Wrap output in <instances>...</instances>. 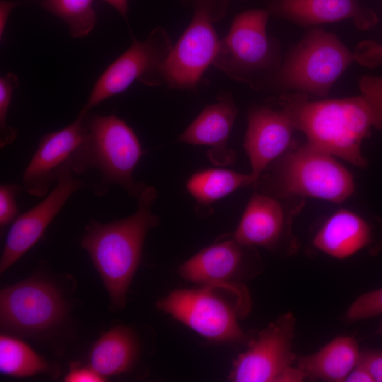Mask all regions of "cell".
I'll use <instances>...</instances> for the list:
<instances>
[{
  "mask_svg": "<svg viewBox=\"0 0 382 382\" xmlns=\"http://www.w3.org/2000/svg\"><path fill=\"white\" fill-rule=\"evenodd\" d=\"M359 88L360 94L350 98L309 101L299 93L282 95L277 102L306 144L364 168L362 141L372 128L382 129V76L361 77Z\"/></svg>",
  "mask_w": 382,
  "mask_h": 382,
  "instance_id": "obj_1",
  "label": "cell"
},
{
  "mask_svg": "<svg viewBox=\"0 0 382 382\" xmlns=\"http://www.w3.org/2000/svg\"><path fill=\"white\" fill-rule=\"evenodd\" d=\"M156 190L146 185L137 197L132 215L102 224L90 220L81 243L88 252L109 294L112 306L122 308L134 273L139 265L148 231L159 221L152 212Z\"/></svg>",
  "mask_w": 382,
  "mask_h": 382,
  "instance_id": "obj_2",
  "label": "cell"
},
{
  "mask_svg": "<svg viewBox=\"0 0 382 382\" xmlns=\"http://www.w3.org/2000/svg\"><path fill=\"white\" fill-rule=\"evenodd\" d=\"M83 115L85 137L74 173L97 170L100 182L94 190L98 195H105L110 185L116 184L137 198L146 185L133 178L143 154L135 132L116 115Z\"/></svg>",
  "mask_w": 382,
  "mask_h": 382,
  "instance_id": "obj_3",
  "label": "cell"
},
{
  "mask_svg": "<svg viewBox=\"0 0 382 382\" xmlns=\"http://www.w3.org/2000/svg\"><path fill=\"white\" fill-rule=\"evenodd\" d=\"M267 178L276 197H308L341 203L354 191L349 170L334 156L308 144L284 154Z\"/></svg>",
  "mask_w": 382,
  "mask_h": 382,
  "instance_id": "obj_4",
  "label": "cell"
},
{
  "mask_svg": "<svg viewBox=\"0 0 382 382\" xmlns=\"http://www.w3.org/2000/svg\"><path fill=\"white\" fill-rule=\"evenodd\" d=\"M228 0H199L187 28L162 64L158 83L169 88L195 91L213 64L220 40L214 23L225 15Z\"/></svg>",
  "mask_w": 382,
  "mask_h": 382,
  "instance_id": "obj_5",
  "label": "cell"
},
{
  "mask_svg": "<svg viewBox=\"0 0 382 382\" xmlns=\"http://www.w3.org/2000/svg\"><path fill=\"white\" fill-rule=\"evenodd\" d=\"M296 320L286 313L261 330L234 361L228 379L234 382H300L294 347Z\"/></svg>",
  "mask_w": 382,
  "mask_h": 382,
  "instance_id": "obj_6",
  "label": "cell"
},
{
  "mask_svg": "<svg viewBox=\"0 0 382 382\" xmlns=\"http://www.w3.org/2000/svg\"><path fill=\"white\" fill-rule=\"evenodd\" d=\"M354 59L335 35L316 28L289 55L276 81L287 88L325 96Z\"/></svg>",
  "mask_w": 382,
  "mask_h": 382,
  "instance_id": "obj_7",
  "label": "cell"
},
{
  "mask_svg": "<svg viewBox=\"0 0 382 382\" xmlns=\"http://www.w3.org/2000/svg\"><path fill=\"white\" fill-rule=\"evenodd\" d=\"M216 290V286L208 285L177 289L159 300L157 308L209 340L245 342L238 321L242 308L232 306Z\"/></svg>",
  "mask_w": 382,
  "mask_h": 382,
  "instance_id": "obj_8",
  "label": "cell"
},
{
  "mask_svg": "<svg viewBox=\"0 0 382 382\" xmlns=\"http://www.w3.org/2000/svg\"><path fill=\"white\" fill-rule=\"evenodd\" d=\"M65 314L59 289L41 278H28L1 290L0 323L5 332L36 336L57 326Z\"/></svg>",
  "mask_w": 382,
  "mask_h": 382,
  "instance_id": "obj_9",
  "label": "cell"
},
{
  "mask_svg": "<svg viewBox=\"0 0 382 382\" xmlns=\"http://www.w3.org/2000/svg\"><path fill=\"white\" fill-rule=\"evenodd\" d=\"M269 13L265 9H250L238 14L220 40L213 64L241 82H252L258 73L270 70L275 54L266 33Z\"/></svg>",
  "mask_w": 382,
  "mask_h": 382,
  "instance_id": "obj_10",
  "label": "cell"
},
{
  "mask_svg": "<svg viewBox=\"0 0 382 382\" xmlns=\"http://www.w3.org/2000/svg\"><path fill=\"white\" fill-rule=\"evenodd\" d=\"M172 47V42L162 28L153 30L144 41L133 37L130 47L99 76L79 112L88 113L103 101L125 91L136 80L158 86V71Z\"/></svg>",
  "mask_w": 382,
  "mask_h": 382,
  "instance_id": "obj_11",
  "label": "cell"
},
{
  "mask_svg": "<svg viewBox=\"0 0 382 382\" xmlns=\"http://www.w3.org/2000/svg\"><path fill=\"white\" fill-rule=\"evenodd\" d=\"M84 115L57 131L45 134L23 173V188L30 195L44 197L52 184L66 171L74 173L85 137Z\"/></svg>",
  "mask_w": 382,
  "mask_h": 382,
  "instance_id": "obj_12",
  "label": "cell"
},
{
  "mask_svg": "<svg viewBox=\"0 0 382 382\" xmlns=\"http://www.w3.org/2000/svg\"><path fill=\"white\" fill-rule=\"evenodd\" d=\"M74 173H64L54 188L35 207L18 215L11 224L0 260V273L20 259L42 236L47 226L71 196L83 187Z\"/></svg>",
  "mask_w": 382,
  "mask_h": 382,
  "instance_id": "obj_13",
  "label": "cell"
},
{
  "mask_svg": "<svg viewBox=\"0 0 382 382\" xmlns=\"http://www.w3.org/2000/svg\"><path fill=\"white\" fill-rule=\"evenodd\" d=\"M277 103L279 108L270 105L253 106L248 113L243 146L250 160L255 185L271 162L282 156L292 144L296 129L289 115Z\"/></svg>",
  "mask_w": 382,
  "mask_h": 382,
  "instance_id": "obj_14",
  "label": "cell"
},
{
  "mask_svg": "<svg viewBox=\"0 0 382 382\" xmlns=\"http://www.w3.org/2000/svg\"><path fill=\"white\" fill-rule=\"evenodd\" d=\"M248 248L233 238L214 243L184 262L179 274L201 285L241 287L239 281L247 277Z\"/></svg>",
  "mask_w": 382,
  "mask_h": 382,
  "instance_id": "obj_15",
  "label": "cell"
},
{
  "mask_svg": "<svg viewBox=\"0 0 382 382\" xmlns=\"http://www.w3.org/2000/svg\"><path fill=\"white\" fill-rule=\"evenodd\" d=\"M238 114L231 93L219 94L217 101L206 106L178 141L209 146L207 156L216 166L233 163L236 158L233 150L228 147V139Z\"/></svg>",
  "mask_w": 382,
  "mask_h": 382,
  "instance_id": "obj_16",
  "label": "cell"
},
{
  "mask_svg": "<svg viewBox=\"0 0 382 382\" xmlns=\"http://www.w3.org/2000/svg\"><path fill=\"white\" fill-rule=\"evenodd\" d=\"M291 218L278 197L255 192L250 199L233 238L249 247L274 250L290 235Z\"/></svg>",
  "mask_w": 382,
  "mask_h": 382,
  "instance_id": "obj_17",
  "label": "cell"
},
{
  "mask_svg": "<svg viewBox=\"0 0 382 382\" xmlns=\"http://www.w3.org/2000/svg\"><path fill=\"white\" fill-rule=\"evenodd\" d=\"M267 4L274 15L303 25L352 18L363 30L376 21L374 13L361 8L357 0H270Z\"/></svg>",
  "mask_w": 382,
  "mask_h": 382,
  "instance_id": "obj_18",
  "label": "cell"
},
{
  "mask_svg": "<svg viewBox=\"0 0 382 382\" xmlns=\"http://www.w3.org/2000/svg\"><path fill=\"white\" fill-rule=\"evenodd\" d=\"M371 241L369 223L357 214L340 209L323 224L313 238L319 250L337 259L347 258Z\"/></svg>",
  "mask_w": 382,
  "mask_h": 382,
  "instance_id": "obj_19",
  "label": "cell"
},
{
  "mask_svg": "<svg viewBox=\"0 0 382 382\" xmlns=\"http://www.w3.org/2000/svg\"><path fill=\"white\" fill-rule=\"evenodd\" d=\"M361 354L354 337H337L318 352L298 357L296 366L306 378L342 382L359 361Z\"/></svg>",
  "mask_w": 382,
  "mask_h": 382,
  "instance_id": "obj_20",
  "label": "cell"
},
{
  "mask_svg": "<svg viewBox=\"0 0 382 382\" xmlns=\"http://www.w3.org/2000/svg\"><path fill=\"white\" fill-rule=\"evenodd\" d=\"M138 354L135 335L129 328L117 325L104 333L91 347L89 366L106 378L128 371Z\"/></svg>",
  "mask_w": 382,
  "mask_h": 382,
  "instance_id": "obj_21",
  "label": "cell"
},
{
  "mask_svg": "<svg viewBox=\"0 0 382 382\" xmlns=\"http://www.w3.org/2000/svg\"><path fill=\"white\" fill-rule=\"evenodd\" d=\"M255 185L251 173L243 174L223 168H210L194 173L186 188L203 210L236 190Z\"/></svg>",
  "mask_w": 382,
  "mask_h": 382,
  "instance_id": "obj_22",
  "label": "cell"
},
{
  "mask_svg": "<svg viewBox=\"0 0 382 382\" xmlns=\"http://www.w3.org/2000/svg\"><path fill=\"white\" fill-rule=\"evenodd\" d=\"M50 366L28 345L11 335L0 336V371L16 378L48 373Z\"/></svg>",
  "mask_w": 382,
  "mask_h": 382,
  "instance_id": "obj_23",
  "label": "cell"
},
{
  "mask_svg": "<svg viewBox=\"0 0 382 382\" xmlns=\"http://www.w3.org/2000/svg\"><path fill=\"white\" fill-rule=\"evenodd\" d=\"M94 0H41L40 6L62 19L72 37L88 35L96 22Z\"/></svg>",
  "mask_w": 382,
  "mask_h": 382,
  "instance_id": "obj_24",
  "label": "cell"
},
{
  "mask_svg": "<svg viewBox=\"0 0 382 382\" xmlns=\"http://www.w3.org/2000/svg\"><path fill=\"white\" fill-rule=\"evenodd\" d=\"M18 76L9 72L0 78V147L11 145L18 136V131L7 123V115L14 90L18 86Z\"/></svg>",
  "mask_w": 382,
  "mask_h": 382,
  "instance_id": "obj_25",
  "label": "cell"
},
{
  "mask_svg": "<svg viewBox=\"0 0 382 382\" xmlns=\"http://www.w3.org/2000/svg\"><path fill=\"white\" fill-rule=\"evenodd\" d=\"M382 315V288L358 296L346 311L344 318L353 323Z\"/></svg>",
  "mask_w": 382,
  "mask_h": 382,
  "instance_id": "obj_26",
  "label": "cell"
},
{
  "mask_svg": "<svg viewBox=\"0 0 382 382\" xmlns=\"http://www.w3.org/2000/svg\"><path fill=\"white\" fill-rule=\"evenodd\" d=\"M23 186L14 183H4L0 186V227L2 231L17 218L16 197Z\"/></svg>",
  "mask_w": 382,
  "mask_h": 382,
  "instance_id": "obj_27",
  "label": "cell"
},
{
  "mask_svg": "<svg viewBox=\"0 0 382 382\" xmlns=\"http://www.w3.org/2000/svg\"><path fill=\"white\" fill-rule=\"evenodd\" d=\"M354 56L363 66H377L382 62V44L371 41L362 42L357 45Z\"/></svg>",
  "mask_w": 382,
  "mask_h": 382,
  "instance_id": "obj_28",
  "label": "cell"
},
{
  "mask_svg": "<svg viewBox=\"0 0 382 382\" xmlns=\"http://www.w3.org/2000/svg\"><path fill=\"white\" fill-rule=\"evenodd\" d=\"M64 381L66 382H101L105 381V378L90 366H81L74 364L71 365Z\"/></svg>",
  "mask_w": 382,
  "mask_h": 382,
  "instance_id": "obj_29",
  "label": "cell"
},
{
  "mask_svg": "<svg viewBox=\"0 0 382 382\" xmlns=\"http://www.w3.org/2000/svg\"><path fill=\"white\" fill-rule=\"evenodd\" d=\"M369 370L374 382H382V352L367 351L361 354L359 360Z\"/></svg>",
  "mask_w": 382,
  "mask_h": 382,
  "instance_id": "obj_30",
  "label": "cell"
},
{
  "mask_svg": "<svg viewBox=\"0 0 382 382\" xmlns=\"http://www.w3.org/2000/svg\"><path fill=\"white\" fill-rule=\"evenodd\" d=\"M360 360V359H359ZM345 382H374L367 368L359 361L348 374Z\"/></svg>",
  "mask_w": 382,
  "mask_h": 382,
  "instance_id": "obj_31",
  "label": "cell"
},
{
  "mask_svg": "<svg viewBox=\"0 0 382 382\" xmlns=\"http://www.w3.org/2000/svg\"><path fill=\"white\" fill-rule=\"evenodd\" d=\"M18 2L13 1H1L0 2V38L4 37L5 28L11 11L18 5Z\"/></svg>",
  "mask_w": 382,
  "mask_h": 382,
  "instance_id": "obj_32",
  "label": "cell"
},
{
  "mask_svg": "<svg viewBox=\"0 0 382 382\" xmlns=\"http://www.w3.org/2000/svg\"><path fill=\"white\" fill-rule=\"evenodd\" d=\"M111 5L120 14L127 20L128 12V0H103Z\"/></svg>",
  "mask_w": 382,
  "mask_h": 382,
  "instance_id": "obj_33",
  "label": "cell"
},
{
  "mask_svg": "<svg viewBox=\"0 0 382 382\" xmlns=\"http://www.w3.org/2000/svg\"><path fill=\"white\" fill-rule=\"evenodd\" d=\"M376 333L378 335H382V322L379 325V326H378V328L377 329Z\"/></svg>",
  "mask_w": 382,
  "mask_h": 382,
  "instance_id": "obj_34",
  "label": "cell"
},
{
  "mask_svg": "<svg viewBox=\"0 0 382 382\" xmlns=\"http://www.w3.org/2000/svg\"><path fill=\"white\" fill-rule=\"evenodd\" d=\"M187 1H199V0H187Z\"/></svg>",
  "mask_w": 382,
  "mask_h": 382,
  "instance_id": "obj_35",
  "label": "cell"
}]
</instances>
